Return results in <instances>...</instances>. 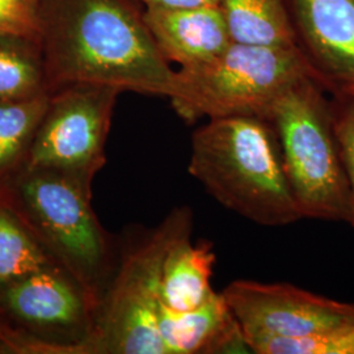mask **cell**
I'll use <instances>...</instances> for the list:
<instances>
[{
  "mask_svg": "<svg viewBox=\"0 0 354 354\" xmlns=\"http://www.w3.org/2000/svg\"><path fill=\"white\" fill-rule=\"evenodd\" d=\"M39 44L50 93L86 83L169 99L176 87L137 0H44Z\"/></svg>",
  "mask_w": 354,
  "mask_h": 354,
  "instance_id": "1",
  "label": "cell"
},
{
  "mask_svg": "<svg viewBox=\"0 0 354 354\" xmlns=\"http://www.w3.org/2000/svg\"><path fill=\"white\" fill-rule=\"evenodd\" d=\"M190 175L228 210L261 226L304 216L273 127L256 115L210 118L192 134Z\"/></svg>",
  "mask_w": 354,
  "mask_h": 354,
  "instance_id": "2",
  "label": "cell"
},
{
  "mask_svg": "<svg viewBox=\"0 0 354 354\" xmlns=\"http://www.w3.org/2000/svg\"><path fill=\"white\" fill-rule=\"evenodd\" d=\"M92 183L73 172L26 165L0 189V203L100 304L115 272L114 250L92 207Z\"/></svg>",
  "mask_w": 354,
  "mask_h": 354,
  "instance_id": "3",
  "label": "cell"
},
{
  "mask_svg": "<svg viewBox=\"0 0 354 354\" xmlns=\"http://www.w3.org/2000/svg\"><path fill=\"white\" fill-rule=\"evenodd\" d=\"M264 120L277 134L302 216L348 223L351 192L328 92L306 76L279 95Z\"/></svg>",
  "mask_w": 354,
  "mask_h": 354,
  "instance_id": "4",
  "label": "cell"
},
{
  "mask_svg": "<svg viewBox=\"0 0 354 354\" xmlns=\"http://www.w3.org/2000/svg\"><path fill=\"white\" fill-rule=\"evenodd\" d=\"M306 76L313 74L295 46L232 41L214 59L180 68L169 100L189 124L203 117L264 118L279 95Z\"/></svg>",
  "mask_w": 354,
  "mask_h": 354,
  "instance_id": "5",
  "label": "cell"
},
{
  "mask_svg": "<svg viewBox=\"0 0 354 354\" xmlns=\"http://www.w3.org/2000/svg\"><path fill=\"white\" fill-rule=\"evenodd\" d=\"M192 230V210L178 207L127 248L80 354H165L158 329L162 266L172 244Z\"/></svg>",
  "mask_w": 354,
  "mask_h": 354,
  "instance_id": "6",
  "label": "cell"
},
{
  "mask_svg": "<svg viewBox=\"0 0 354 354\" xmlns=\"http://www.w3.org/2000/svg\"><path fill=\"white\" fill-rule=\"evenodd\" d=\"M99 302L61 266L0 289V339L13 354H80Z\"/></svg>",
  "mask_w": 354,
  "mask_h": 354,
  "instance_id": "7",
  "label": "cell"
},
{
  "mask_svg": "<svg viewBox=\"0 0 354 354\" xmlns=\"http://www.w3.org/2000/svg\"><path fill=\"white\" fill-rule=\"evenodd\" d=\"M120 89L76 83L54 89L38 124L26 165L93 180L106 163L105 146Z\"/></svg>",
  "mask_w": 354,
  "mask_h": 354,
  "instance_id": "8",
  "label": "cell"
},
{
  "mask_svg": "<svg viewBox=\"0 0 354 354\" xmlns=\"http://www.w3.org/2000/svg\"><path fill=\"white\" fill-rule=\"evenodd\" d=\"M222 294L250 348L254 342L301 339L354 322V304L289 283L239 279L231 282Z\"/></svg>",
  "mask_w": 354,
  "mask_h": 354,
  "instance_id": "9",
  "label": "cell"
},
{
  "mask_svg": "<svg viewBox=\"0 0 354 354\" xmlns=\"http://www.w3.org/2000/svg\"><path fill=\"white\" fill-rule=\"evenodd\" d=\"M294 44L329 96L354 95V0H285Z\"/></svg>",
  "mask_w": 354,
  "mask_h": 354,
  "instance_id": "10",
  "label": "cell"
},
{
  "mask_svg": "<svg viewBox=\"0 0 354 354\" xmlns=\"http://www.w3.org/2000/svg\"><path fill=\"white\" fill-rule=\"evenodd\" d=\"M143 16L165 59L180 68L206 64L232 42L221 6L145 8Z\"/></svg>",
  "mask_w": 354,
  "mask_h": 354,
  "instance_id": "11",
  "label": "cell"
},
{
  "mask_svg": "<svg viewBox=\"0 0 354 354\" xmlns=\"http://www.w3.org/2000/svg\"><path fill=\"white\" fill-rule=\"evenodd\" d=\"M158 329L165 354L252 353L222 292L189 311L160 304Z\"/></svg>",
  "mask_w": 354,
  "mask_h": 354,
  "instance_id": "12",
  "label": "cell"
},
{
  "mask_svg": "<svg viewBox=\"0 0 354 354\" xmlns=\"http://www.w3.org/2000/svg\"><path fill=\"white\" fill-rule=\"evenodd\" d=\"M214 266L213 243H193L192 234L181 236L163 261L160 304L175 311H189L201 306L214 292L210 283Z\"/></svg>",
  "mask_w": 354,
  "mask_h": 354,
  "instance_id": "13",
  "label": "cell"
},
{
  "mask_svg": "<svg viewBox=\"0 0 354 354\" xmlns=\"http://www.w3.org/2000/svg\"><path fill=\"white\" fill-rule=\"evenodd\" d=\"M50 95L37 38L0 35V102H28Z\"/></svg>",
  "mask_w": 354,
  "mask_h": 354,
  "instance_id": "14",
  "label": "cell"
},
{
  "mask_svg": "<svg viewBox=\"0 0 354 354\" xmlns=\"http://www.w3.org/2000/svg\"><path fill=\"white\" fill-rule=\"evenodd\" d=\"M221 8L232 41L295 46L285 0H221Z\"/></svg>",
  "mask_w": 354,
  "mask_h": 354,
  "instance_id": "15",
  "label": "cell"
},
{
  "mask_svg": "<svg viewBox=\"0 0 354 354\" xmlns=\"http://www.w3.org/2000/svg\"><path fill=\"white\" fill-rule=\"evenodd\" d=\"M49 96L28 102H0V189L26 165Z\"/></svg>",
  "mask_w": 354,
  "mask_h": 354,
  "instance_id": "16",
  "label": "cell"
},
{
  "mask_svg": "<svg viewBox=\"0 0 354 354\" xmlns=\"http://www.w3.org/2000/svg\"><path fill=\"white\" fill-rule=\"evenodd\" d=\"M49 266H59L12 212L0 203V289Z\"/></svg>",
  "mask_w": 354,
  "mask_h": 354,
  "instance_id": "17",
  "label": "cell"
},
{
  "mask_svg": "<svg viewBox=\"0 0 354 354\" xmlns=\"http://www.w3.org/2000/svg\"><path fill=\"white\" fill-rule=\"evenodd\" d=\"M256 354H354V322L301 339H269L251 345Z\"/></svg>",
  "mask_w": 354,
  "mask_h": 354,
  "instance_id": "18",
  "label": "cell"
},
{
  "mask_svg": "<svg viewBox=\"0 0 354 354\" xmlns=\"http://www.w3.org/2000/svg\"><path fill=\"white\" fill-rule=\"evenodd\" d=\"M335 130L351 192L349 225L354 227V95L330 96Z\"/></svg>",
  "mask_w": 354,
  "mask_h": 354,
  "instance_id": "19",
  "label": "cell"
},
{
  "mask_svg": "<svg viewBox=\"0 0 354 354\" xmlns=\"http://www.w3.org/2000/svg\"><path fill=\"white\" fill-rule=\"evenodd\" d=\"M44 0H0V35L39 39Z\"/></svg>",
  "mask_w": 354,
  "mask_h": 354,
  "instance_id": "20",
  "label": "cell"
},
{
  "mask_svg": "<svg viewBox=\"0 0 354 354\" xmlns=\"http://www.w3.org/2000/svg\"><path fill=\"white\" fill-rule=\"evenodd\" d=\"M145 8H193L221 6V0H137Z\"/></svg>",
  "mask_w": 354,
  "mask_h": 354,
  "instance_id": "21",
  "label": "cell"
},
{
  "mask_svg": "<svg viewBox=\"0 0 354 354\" xmlns=\"http://www.w3.org/2000/svg\"><path fill=\"white\" fill-rule=\"evenodd\" d=\"M0 354H12L11 348L0 339Z\"/></svg>",
  "mask_w": 354,
  "mask_h": 354,
  "instance_id": "22",
  "label": "cell"
}]
</instances>
